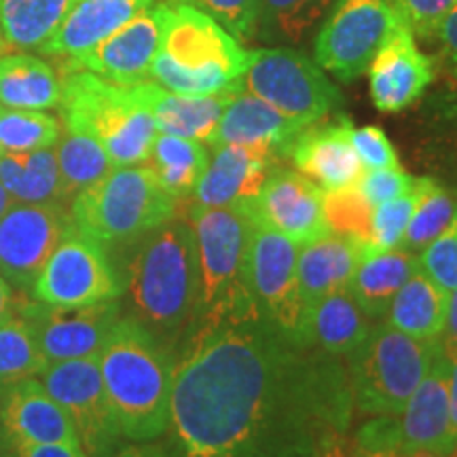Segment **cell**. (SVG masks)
Wrapping results in <instances>:
<instances>
[{
	"label": "cell",
	"mask_w": 457,
	"mask_h": 457,
	"mask_svg": "<svg viewBox=\"0 0 457 457\" xmlns=\"http://www.w3.org/2000/svg\"><path fill=\"white\" fill-rule=\"evenodd\" d=\"M404 24L392 0H341L318 30L316 64L350 83L369 71L377 51Z\"/></svg>",
	"instance_id": "30bf717a"
},
{
	"label": "cell",
	"mask_w": 457,
	"mask_h": 457,
	"mask_svg": "<svg viewBox=\"0 0 457 457\" xmlns=\"http://www.w3.org/2000/svg\"><path fill=\"white\" fill-rule=\"evenodd\" d=\"M324 188L288 168H273L259 197L245 212L253 220L271 227L295 244H307L327 236L328 227L322 210Z\"/></svg>",
	"instance_id": "2e32d148"
},
{
	"label": "cell",
	"mask_w": 457,
	"mask_h": 457,
	"mask_svg": "<svg viewBox=\"0 0 457 457\" xmlns=\"http://www.w3.org/2000/svg\"><path fill=\"white\" fill-rule=\"evenodd\" d=\"M447 307V290L420 267L394 296L386 324L417 339H436L443 333Z\"/></svg>",
	"instance_id": "f1b7e54d"
},
{
	"label": "cell",
	"mask_w": 457,
	"mask_h": 457,
	"mask_svg": "<svg viewBox=\"0 0 457 457\" xmlns=\"http://www.w3.org/2000/svg\"><path fill=\"white\" fill-rule=\"evenodd\" d=\"M102 384L123 438L155 441L170 428L171 362L163 343L134 316H121L98 353Z\"/></svg>",
	"instance_id": "7a4b0ae2"
},
{
	"label": "cell",
	"mask_w": 457,
	"mask_h": 457,
	"mask_svg": "<svg viewBox=\"0 0 457 457\" xmlns=\"http://www.w3.org/2000/svg\"><path fill=\"white\" fill-rule=\"evenodd\" d=\"M441 343L445 356H453V353H457V288L449 293V307L441 333Z\"/></svg>",
	"instance_id": "c3c4849f"
},
{
	"label": "cell",
	"mask_w": 457,
	"mask_h": 457,
	"mask_svg": "<svg viewBox=\"0 0 457 457\" xmlns=\"http://www.w3.org/2000/svg\"><path fill=\"white\" fill-rule=\"evenodd\" d=\"M364 244L367 242H360L356 237L327 233L313 242L299 245L296 271H299L303 320L324 295L350 284Z\"/></svg>",
	"instance_id": "484cf974"
},
{
	"label": "cell",
	"mask_w": 457,
	"mask_h": 457,
	"mask_svg": "<svg viewBox=\"0 0 457 457\" xmlns=\"http://www.w3.org/2000/svg\"><path fill=\"white\" fill-rule=\"evenodd\" d=\"M242 89L310 128L339 111L343 98L316 62L288 47L248 51Z\"/></svg>",
	"instance_id": "9c48e42d"
},
{
	"label": "cell",
	"mask_w": 457,
	"mask_h": 457,
	"mask_svg": "<svg viewBox=\"0 0 457 457\" xmlns=\"http://www.w3.org/2000/svg\"><path fill=\"white\" fill-rule=\"evenodd\" d=\"M420 267L447 293L457 288V210L447 227L421 250Z\"/></svg>",
	"instance_id": "b9f144b4"
},
{
	"label": "cell",
	"mask_w": 457,
	"mask_h": 457,
	"mask_svg": "<svg viewBox=\"0 0 457 457\" xmlns=\"http://www.w3.org/2000/svg\"><path fill=\"white\" fill-rule=\"evenodd\" d=\"M428 179L430 176H421L417 179L413 191L407 195L392 199L373 208V245L379 250L398 248L403 242L404 231H407L411 219H413L420 199L424 195Z\"/></svg>",
	"instance_id": "ab89813d"
},
{
	"label": "cell",
	"mask_w": 457,
	"mask_h": 457,
	"mask_svg": "<svg viewBox=\"0 0 457 457\" xmlns=\"http://www.w3.org/2000/svg\"><path fill=\"white\" fill-rule=\"evenodd\" d=\"M208 162V148L199 140L157 134L145 165L155 174L163 191L180 202L193 195Z\"/></svg>",
	"instance_id": "1f68e13d"
},
{
	"label": "cell",
	"mask_w": 457,
	"mask_h": 457,
	"mask_svg": "<svg viewBox=\"0 0 457 457\" xmlns=\"http://www.w3.org/2000/svg\"><path fill=\"white\" fill-rule=\"evenodd\" d=\"M104 457H176L162 445H131V447L112 451Z\"/></svg>",
	"instance_id": "681fc988"
},
{
	"label": "cell",
	"mask_w": 457,
	"mask_h": 457,
	"mask_svg": "<svg viewBox=\"0 0 457 457\" xmlns=\"http://www.w3.org/2000/svg\"><path fill=\"white\" fill-rule=\"evenodd\" d=\"M367 72L373 104L381 112H400L434 81V62L417 49L413 32L404 24L377 51Z\"/></svg>",
	"instance_id": "44dd1931"
},
{
	"label": "cell",
	"mask_w": 457,
	"mask_h": 457,
	"mask_svg": "<svg viewBox=\"0 0 457 457\" xmlns=\"http://www.w3.org/2000/svg\"><path fill=\"white\" fill-rule=\"evenodd\" d=\"M305 129V125L284 117L265 100L248 91H237L222 111L208 145L212 148L222 145L259 146L276 157H290L296 138Z\"/></svg>",
	"instance_id": "7402d4cb"
},
{
	"label": "cell",
	"mask_w": 457,
	"mask_h": 457,
	"mask_svg": "<svg viewBox=\"0 0 457 457\" xmlns=\"http://www.w3.org/2000/svg\"><path fill=\"white\" fill-rule=\"evenodd\" d=\"M248 51L219 21L195 7L163 4L162 45L151 74L163 89L182 96H212L242 87Z\"/></svg>",
	"instance_id": "277c9868"
},
{
	"label": "cell",
	"mask_w": 457,
	"mask_h": 457,
	"mask_svg": "<svg viewBox=\"0 0 457 457\" xmlns=\"http://www.w3.org/2000/svg\"><path fill=\"white\" fill-rule=\"evenodd\" d=\"M322 210L330 233L373 244V205L356 185L324 191Z\"/></svg>",
	"instance_id": "f35d334b"
},
{
	"label": "cell",
	"mask_w": 457,
	"mask_h": 457,
	"mask_svg": "<svg viewBox=\"0 0 457 457\" xmlns=\"http://www.w3.org/2000/svg\"><path fill=\"white\" fill-rule=\"evenodd\" d=\"M121 290L104 245L79 231L71 220L30 295L47 305L83 307L119 299Z\"/></svg>",
	"instance_id": "8fae6325"
},
{
	"label": "cell",
	"mask_w": 457,
	"mask_h": 457,
	"mask_svg": "<svg viewBox=\"0 0 457 457\" xmlns=\"http://www.w3.org/2000/svg\"><path fill=\"white\" fill-rule=\"evenodd\" d=\"M79 0H0V28L15 49H38Z\"/></svg>",
	"instance_id": "d6a6232c"
},
{
	"label": "cell",
	"mask_w": 457,
	"mask_h": 457,
	"mask_svg": "<svg viewBox=\"0 0 457 457\" xmlns=\"http://www.w3.org/2000/svg\"><path fill=\"white\" fill-rule=\"evenodd\" d=\"M9 45H7V41H4V34H3V28H0V55H3V51L7 49Z\"/></svg>",
	"instance_id": "9f6ffc18"
},
{
	"label": "cell",
	"mask_w": 457,
	"mask_h": 457,
	"mask_svg": "<svg viewBox=\"0 0 457 457\" xmlns=\"http://www.w3.org/2000/svg\"><path fill=\"white\" fill-rule=\"evenodd\" d=\"M195 231L187 219H171L146 233L128 267L134 318L157 339H174L195 324L199 305Z\"/></svg>",
	"instance_id": "3957f363"
},
{
	"label": "cell",
	"mask_w": 457,
	"mask_h": 457,
	"mask_svg": "<svg viewBox=\"0 0 457 457\" xmlns=\"http://www.w3.org/2000/svg\"><path fill=\"white\" fill-rule=\"evenodd\" d=\"M352 457H400L396 451H386V449H362L360 447Z\"/></svg>",
	"instance_id": "f5cc1de1"
},
{
	"label": "cell",
	"mask_w": 457,
	"mask_h": 457,
	"mask_svg": "<svg viewBox=\"0 0 457 457\" xmlns=\"http://www.w3.org/2000/svg\"><path fill=\"white\" fill-rule=\"evenodd\" d=\"M0 185L15 204H64L60 165L54 148L0 153Z\"/></svg>",
	"instance_id": "4dcf8cb0"
},
{
	"label": "cell",
	"mask_w": 457,
	"mask_h": 457,
	"mask_svg": "<svg viewBox=\"0 0 457 457\" xmlns=\"http://www.w3.org/2000/svg\"><path fill=\"white\" fill-rule=\"evenodd\" d=\"M195 7L225 28L233 38L253 41L259 21V0H174Z\"/></svg>",
	"instance_id": "60d3db41"
},
{
	"label": "cell",
	"mask_w": 457,
	"mask_h": 457,
	"mask_svg": "<svg viewBox=\"0 0 457 457\" xmlns=\"http://www.w3.org/2000/svg\"><path fill=\"white\" fill-rule=\"evenodd\" d=\"M330 7L333 0H259L256 37L265 43H303Z\"/></svg>",
	"instance_id": "836d02e7"
},
{
	"label": "cell",
	"mask_w": 457,
	"mask_h": 457,
	"mask_svg": "<svg viewBox=\"0 0 457 457\" xmlns=\"http://www.w3.org/2000/svg\"><path fill=\"white\" fill-rule=\"evenodd\" d=\"M62 83L47 62L28 54L0 55V106L47 111L60 104Z\"/></svg>",
	"instance_id": "f546056e"
},
{
	"label": "cell",
	"mask_w": 457,
	"mask_h": 457,
	"mask_svg": "<svg viewBox=\"0 0 457 457\" xmlns=\"http://www.w3.org/2000/svg\"><path fill=\"white\" fill-rule=\"evenodd\" d=\"M350 370L262 316L195 328L174 364L180 457H327L352 424Z\"/></svg>",
	"instance_id": "6da1fadb"
},
{
	"label": "cell",
	"mask_w": 457,
	"mask_h": 457,
	"mask_svg": "<svg viewBox=\"0 0 457 457\" xmlns=\"http://www.w3.org/2000/svg\"><path fill=\"white\" fill-rule=\"evenodd\" d=\"M55 157L66 199L94 187L114 170L104 146L83 131L64 129L57 140Z\"/></svg>",
	"instance_id": "e575fe53"
},
{
	"label": "cell",
	"mask_w": 457,
	"mask_h": 457,
	"mask_svg": "<svg viewBox=\"0 0 457 457\" xmlns=\"http://www.w3.org/2000/svg\"><path fill=\"white\" fill-rule=\"evenodd\" d=\"M248 250V279L261 316L301 345L303 303L299 288V244L253 220Z\"/></svg>",
	"instance_id": "7c38bea8"
},
{
	"label": "cell",
	"mask_w": 457,
	"mask_h": 457,
	"mask_svg": "<svg viewBox=\"0 0 457 457\" xmlns=\"http://www.w3.org/2000/svg\"><path fill=\"white\" fill-rule=\"evenodd\" d=\"M60 114L64 129L83 131L104 146L114 168L146 163L157 125L140 98L138 85H121L71 68L62 79Z\"/></svg>",
	"instance_id": "8992f818"
},
{
	"label": "cell",
	"mask_w": 457,
	"mask_h": 457,
	"mask_svg": "<svg viewBox=\"0 0 457 457\" xmlns=\"http://www.w3.org/2000/svg\"><path fill=\"white\" fill-rule=\"evenodd\" d=\"M15 202H13V197L9 195L7 193V188H4L3 185H0V219H3L4 214H7V210L11 208V205H13Z\"/></svg>",
	"instance_id": "db71d44e"
},
{
	"label": "cell",
	"mask_w": 457,
	"mask_h": 457,
	"mask_svg": "<svg viewBox=\"0 0 457 457\" xmlns=\"http://www.w3.org/2000/svg\"><path fill=\"white\" fill-rule=\"evenodd\" d=\"M38 379L49 396L71 415L87 457L112 453L123 434L102 384L98 356L49 364Z\"/></svg>",
	"instance_id": "4fadbf2b"
},
{
	"label": "cell",
	"mask_w": 457,
	"mask_h": 457,
	"mask_svg": "<svg viewBox=\"0 0 457 457\" xmlns=\"http://www.w3.org/2000/svg\"><path fill=\"white\" fill-rule=\"evenodd\" d=\"M71 225L64 204H13L0 219V276L32 293L45 262Z\"/></svg>",
	"instance_id": "9a60e30c"
},
{
	"label": "cell",
	"mask_w": 457,
	"mask_h": 457,
	"mask_svg": "<svg viewBox=\"0 0 457 457\" xmlns=\"http://www.w3.org/2000/svg\"><path fill=\"white\" fill-rule=\"evenodd\" d=\"M415 182L417 179H413L398 165V168L364 170L356 187L367 197V202L377 208V205L407 195L409 191H413Z\"/></svg>",
	"instance_id": "7bdbcfd3"
},
{
	"label": "cell",
	"mask_w": 457,
	"mask_h": 457,
	"mask_svg": "<svg viewBox=\"0 0 457 457\" xmlns=\"http://www.w3.org/2000/svg\"><path fill=\"white\" fill-rule=\"evenodd\" d=\"M0 153H3V151H0Z\"/></svg>",
	"instance_id": "680465c9"
},
{
	"label": "cell",
	"mask_w": 457,
	"mask_h": 457,
	"mask_svg": "<svg viewBox=\"0 0 457 457\" xmlns=\"http://www.w3.org/2000/svg\"><path fill=\"white\" fill-rule=\"evenodd\" d=\"M176 205L145 163L128 165L74 195L71 220L102 245L134 242L174 219Z\"/></svg>",
	"instance_id": "52a82bcc"
},
{
	"label": "cell",
	"mask_w": 457,
	"mask_h": 457,
	"mask_svg": "<svg viewBox=\"0 0 457 457\" xmlns=\"http://www.w3.org/2000/svg\"><path fill=\"white\" fill-rule=\"evenodd\" d=\"M417 270L420 261L415 253L403 248L379 250L373 244H364L347 288L370 320H381L390 310L394 296Z\"/></svg>",
	"instance_id": "83f0119b"
},
{
	"label": "cell",
	"mask_w": 457,
	"mask_h": 457,
	"mask_svg": "<svg viewBox=\"0 0 457 457\" xmlns=\"http://www.w3.org/2000/svg\"><path fill=\"white\" fill-rule=\"evenodd\" d=\"M441 350V337L417 339L386 322L373 327L347 364L353 407L367 415H400Z\"/></svg>",
	"instance_id": "ba28073f"
},
{
	"label": "cell",
	"mask_w": 457,
	"mask_h": 457,
	"mask_svg": "<svg viewBox=\"0 0 457 457\" xmlns=\"http://www.w3.org/2000/svg\"><path fill=\"white\" fill-rule=\"evenodd\" d=\"M151 3L153 0H79L38 51L43 55L68 57L71 62L79 60L128 24L131 17L151 7Z\"/></svg>",
	"instance_id": "cb8c5ba5"
},
{
	"label": "cell",
	"mask_w": 457,
	"mask_h": 457,
	"mask_svg": "<svg viewBox=\"0 0 457 457\" xmlns=\"http://www.w3.org/2000/svg\"><path fill=\"white\" fill-rule=\"evenodd\" d=\"M449 360V411H451V426H453L455 443H457V353L447 356Z\"/></svg>",
	"instance_id": "f907efd6"
},
{
	"label": "cell",
	"mask_w": 457,
	"mask_h": 457,
	"mask_svg": "<svg viewBox=\"0 0 457 457\" xmlns=\"http://www.w3.org/2000/svg\"><path fill=\"white\" fill-rule=\"evenodd\" d=\"M400 457H438V455L428 453V451H411V453H403Z\"/></svg>",
	"instance_id": "11a10c76"
},
{
	"label": "cell",
	"mask_w": 457,
	"mask_h": 457,
	"mask_svg": "<svg viewBox=\"0 0 457 457\" xmlns=\"http://www.w3.org/2000/svg\"><path fill=\"white\" fill-rule=\"evenodd\" d=\"M455 210L457 199L453 193L438 185L434 179H428L424 195L420 199V205H417L398 248L409 250V253H421L449 225Z\"/></svg>",
	"instance_id": "74e56055"
},
{
	"label": "cell",
	"mask_w": 457,
	"mask_h": 457,
	"mask_svg": "<svg viewBox=\"0 0 457 457\" xmlns=\"http://www.w3.org/2000/svg\"><path fill=\"white\" fill-rule=\"evenodd\" d=\"M136 85H138L142 102L155 119L159 134L182 136V138L199 142L210 140L228 100L237 91H244L242 87H231L212 96H182L163 89L162 85L148 79Z\"/></svg>",
	"instance_id": "d4e9b609"
},
{
	"label": "cell",
	"mask_w": 457,
	"mask_h": 457,
	"mask_svg": "<svg viewBox=\"0 0 457 457\" xmlns=\"http://www.w3.org/2000/svg\"><path fill=\"white\" fill-rule=\"evenodd\" d=\"M47 369L32 330L17 313L0 324V390Z\"/></svg>",
	"instance_id": "d590c367"
},
{
	"label": "cell",
	"mask_w": 457,
	"mask_h": 457,
	"mask_svg": "<svg viewBox=\"0 0 457 457\" xmlns=\"http://www.w3.org/2000/svg\"><path fill=\"white\" fill-rule=\"evenodd\" d=\"M188 222L195 231L199 256V305L195 328L245 322L261 316L248 279L253 216L239 208L193 205Z\"/></svg>",
	"instance_id": "5b68a950"
},
{
	"label": "cell",
	"mask_w": 457,
	"mask_h": 457,
	"mask_svg": "<svg viewBox=\"0 0 457 457\" xmlns=\"http://www.w3.org/2000/svg\"><path fill=\"white\" fill-rule=\"evenodd\" d=\"M0 457H7V453H4V451H3V449H0Z\"/></svg>",
	"instance_id": "6f0895ef"
},
{
	"label": "cell",
	"mask_w": 457,
	"mask_h": 457,
	"mask_svg": "<svg viewBox=\"0 0 457 457\" xmlns=\"http://www.w3.org/2000/svg\"><path fill=\"white\" fill-rule=\"evenodd\" d=\"M350 138L353 151L367 170L398 168L400 165L396 151H394L390 138L381 128H375V125L358 129L352 128Z\"/></svg>",
	"instance_id": "f6af8a7d"
},
{
	"label": "cell",
	"mask_w": 457,
	"mask_h": 457,
	"mask_svg": "<svg viewBox=\"0 0 457 457\" xmlns=\"http://www.w3.org/2000/svg\"><path fill=\"white\" fill-rule=\"evenodd\" d=\"M276 163L278 157L267 148L214 146V155L193 191L195 204L205 208H250Z\"/></svg>",
	"instance_id": "d6986e66"
},
{
	"label": "cell",
	"mask_w": 457,
	"mask_h": 457,
	"mask_svg": "<svg viewBox=\"0 0 457 457\" xmlns=\"http://www.w3.org/2000/svg\"><path fill=\"white\" fill-rule=\"evenodd\" d=\"M413 37L434 38L457 0H392Z\"/></svg>",
	"instance_id": "ee69618b"
},
{
	"label": "cell",
	"mask_w": 457,
	"mask_h": 457,
	"mask_svg": "<svg viewBox=\"0 0 457 457\" xmlns=\"http://www.w3.org/2000/svg\"><path fill=\"white\" fill-rule=\"evenodd\" d=\"M436 38L438 43H441L443 57L445 62H447L449 71L457 77V4L443 20V24L436 32Z\"/></svg>",
	"instance_id": "7dc6e473"
},
{
	"label": "cell",
	"mask_w": 457,
	"mask_h": 457,
	"mask_svg": "<svg viewBox=\"0 0 457 457\" xmlns=\"http://www.w3.org/2000/svg\"><path fill=\"white\" fill-rule=\"evenodd\" d=\"M62 136V125L43 111L0 106V151L32 153L54 148Z\"/></svg>",
	"instance_id": "8d00e7d4"
},
{
	"label": "cell",
	"mask_w": 457,
	"mask_h": 457,
	"mask_svg": "<svg viewBox=\"0 0 457 457\" xmlns=\"http://www.w3.org/2000/svg\"><path fill=\"white\" fill-rule=\"evenodd\" d=\"M15 313L28 324L38 343L45 362L98 356L121 320L117 299L83 307H57L37 299L15 303Z\"/></svg>",
	"instance_id": "5bb4252c"
},
{
	"label": "cell",
	"mask_w": 457,
	"mask_h": 457,
	"mask_svg": "<svg viewBox=\"0 0 457 457\" xmlns=\"http://www.w3.org/2000/svg\"><path fill=\"white\" fill-rule=\"evenodd\" d=\"M0 441L81 445L71 415L49 396L37 377L0 390Z\"/></svg>",
	"instance_id": "ffe728a7"
},
{
	"label": "cell",
	"mask_w": 457,
	"mask_h": 457,
	"mask_svg": "<svg viewBox=\"0 0 457 457\" xmlns=\"http://www.w3.org/2000/svg\"><path fill=\"white\" fill-rule=\"evenodd\" d=\"M15 313V299L13 288L7 284V279L0 276V324L9 320Z\"/></svg>",
	"instance_id": "816d5d0a"
},
{
	"label": "cell",
	"mask_w": 457,
	"mask_h": 457,
	"mask_svg": "<svg viewBox=\"0 0 457 457\" xmlns=\"http://www.w3.org/2000/svg\"><path fill=\"white\" fill-rule=\"evenodd\" d=\"M370 328H373L370 318L353 299L350 288L341 286L324 295L305 313L303 339H305V345H313L341 358L358 350L360 343L369 337Z\"/></svg>",
	"instance_id": "4316f807"
},
{
	"label": "cell",
	"mask_w": 457,
	"mask_h": 457,
	"mask_svg": "<svg viewBox=\"0 0 457 457\" xmlns=\"http://www.w3.org/2000/svg\"><path fill=\"white\" fill-rule=\"evenodd\" d=\"M350 131V119L333 125L313 123L296 138L290 159L303 176L324 191L356 185L364 165L353 151Z\"/></svg>",
	"instance_id": "603a6c76"
},
{
	"label": "cell",
	"mask_w": 457,
	"mask_h": 457,
	"mask_svg": "<svg viewBox=\"0 0 457 457\" xmlns=\"http://www.w3.org/2000/svg\"><path fill=\"white\" fill-rule=\"evenodd\" d=\"M163 34V4L140 11L128 24L104 38L98 47L79 60L68 62L66 71L83 68L112 83L134 85L151 74Z\"/></svg>",
	"instance_id": "ac0fdd59"
},
{
	"label": "cell",
	"mask_w": 457,
	"mask_h": 457,
	"mask_svg": "<svg viewBox=\"0 0 457 457\" xmlns=\"http://www.w3.org/2000/svg\"><path fill=\"white\" fill-rule=\"evenodd\" d=\"M398 453L428 451L438 457H453L457 443L449 411V360L441 350L434 358L403 413L394 415Z\"/></svg>",
	"instance_id": "e0dca14e"
},
{
	"label": "cell",
	"mask_w": 457,
	"mask_h": 457,
	"mask_svg": "<svg viewBox=\"0 0 457 457\" xmlns=\"http://www.w3.org/2000/svg\"><path fill=\"white\" fill-rule=\"evenodd\" d=\"M0 449L7 453V457H87L81 445H66V443L30 445V443L0 441Z\"/></svg>",
	"instance_id": "bcb514c9"
}]
</instances>
